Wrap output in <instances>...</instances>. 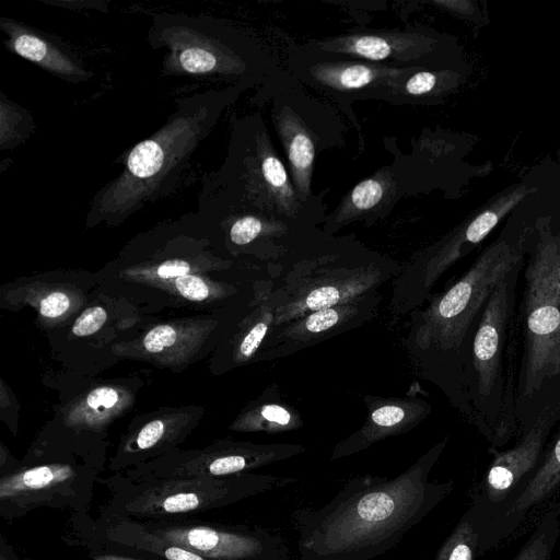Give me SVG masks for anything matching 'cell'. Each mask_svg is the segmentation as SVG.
Segmentation results:
<instances>
[{"label":"cell","mask_w":560,"mask_h":560,"mask_svg":"<svg viewBox=\"0 0 560 560\" xmlns=\"http://www.w3.org/2000/svg\"><path fill=\"white\" fill-rule=\"evenodd\" d=\"M211 182L235 202L279 219H300L304 206L259 116L235 118L225 161Z\"/></svg>","instance_id":"cell-5"},{"label":"cell","mask_w":560,"mask_h":560,"mask_svg":"<svg viewBox=\"0 0 560 560\" xmlns=\"http://www.w3.org/2000/svg\"><path fill=\"white\" fill-rule=\"evenodd\" d=\"M389 175H374L360 182L346 196L332 217L334 224H343L374 210L389 195Z\"/></svg>","instance_id":"cell-23"},{"label":"cell","mask_w":560,"mask_h":560,"mask_svg":"<svg viewBox=\"0 0 560 560\" xmlns=\"http://www.w3.org/2000/svg\"><path fill=\"white\" fill-rule=\"evenodd\" d=\"M479 557V532L468 512L459 518L439 548L434 560H475Z\"/></svg>","instance_id":"cell-26"},{"label":"cell","mask_w":560,"mask_h":560,"mask_svg":"<svg viewBox=\"0 0 560 560\" xmlns=\"http://www.w3.org/2000/svg\"><path fill=\"white\" fill-rule=\"evenodd\" d=\"M275 295L264 299L255 312V318L241 337L235 351L236 360L244 362L252 358L272 328L275 320Z\"/></svg>","instance_id":"cell-27"},{"label":"cell","mask_w":560,"mask_h":560,"mask_svg":"<svg viewBox=\"0 0 560 560\" xmlns=\"http://www.w3.org/2000/svg\"><path fill=\"white\" fill-rule=\"evenodd\" d=\"M141 523L151 533L205 557L218 560H289L285 541L261 527L183 518Z\"/></svg>","instance_id":"cell-10"},{"label":"cell","mask_w":560,"mask_h":560,"mask_svg":"<svg viewBox=\"0 0 560 560\" xmlns=\"http://www.w3.org/2000/svg\"><path fill=\"white\" fill-rule=\"evenodd\" d=\"M509 293L506 277L487 300L474 339V368L478 389L483 397L491 393L499 373L501 346L509 313Z\"/></svg>","instance_id":"cell-19"},{"label":"cell","mask_w":560,"mask_h":560,"mask_svg":"<svg viewBox=\"0 0 560 560\" xmlns=\"http://www.w3.org/2000/svg\"><path fill=\"white\" fill-rule=\"evenodd\" d=\"M179 339V332L174 325H159L152 328L143 338V348L153 354L161 353L174 347Z\"/></svg>","instance_id":"cell-29"},{"label":"cell","mask_w":560,"mask_h":560,"mask_svg":"<svg viewBox=\"0 0 560 560\" xmlns=\"http://www.w3.org/2000/svg\"><path fill=\"white\" fill-rule=\"evenodd\" d=\"M293 478L244 472L145 481L116 480L104 515L162 521L221 509L253 495L285 487Z\"/></svg>","instance_id":"cell-4"},{"label":"cell","mask_w":560,"mask_h":560,"mask_svg":"<svg viewBox=\"0 0 560 560\" xmlns=\"http://www.w3.org/2000/svg\"><path fill=\"white\" fill-rule=\"evenodd\" d=\"M69 305L70 300L65 293L54 292L40 301L39 313L47 318H56L65 314Z\"/></svg>","instance_id":"cell-33"},{"label":"cell","mask_w":560,"mask_h":560,"mask_svg":"<svg viewBox=\"0 0 560 560\" xmlns=\"http://www.w3.org/2000/svg\"><path fill=\"white\" fill-rule=\"evenodd\" d=\"M291 100L289 94L276 100L272 120L285 152L290 177L300 200L305 205L316 206L311 188L313 166L316 152L322 147L320 140L326 139L320 137L318 125H311V115L305 114L306 107Z\"/></svg>","instance_id":"cell-14"},{"label":"cell","mask_w":560,"mask_h":560,"mask_svg":"<svg viewBox=\"0 0 560 560\" xmlns=\"http://www.w3.org/2000/svg\"><path fill=\"white\" fill-rule=\"evenodd\" d=\"M307 45L368 62L406 63L408 67H422L420 59L424 54V37L420 32L351 33Z\"/></svg>","instance_id":"cell-17"},{"label":"cell","mask_w":560,"mask_h":560,"mask_svg":"<svg viewBox=\"0 0 560 560\" xmlns=\"http://www.w3.org/2000/svg\"><path fill=\"white\" fill-rule=\"evenodd\" d=\"M35 130L32 113L0 92V148L12 150L24 143Z\"/></svg>","instance_id":"cell-25"},{"label":"cell","mask_w":560,"mask_h":560,"mask_svg":"<svg viewBox=\"0 0 560 560\" xmlns=\"http://www.w3.org/2000/svg\"><path fill=\"white\" fill-rule=\"evenodd\" d=\"M447 438L394 478L349 480L318 509L293 515L300 560H373L396 547L454 490L453 480H430Z\"/></svg>","instance_id":"cell-1"},{"label":"cell","mask_w":560,"mask_h":560,"mask_svg":"<svg viewBox=\"0 0 560 560\" xmlns=\"http://www.w3.org/2000/svg\"><path fill=\"white\" fill-rule=\"evenodd\" d=\"M90 558L92 560H142V559H137L133 557L125 556V555L109 553V552L90 555Z\"/></svg>","instance_id":"cell-35"},{"label":"cell","mask_w":560,"mask_h":560,"mask_svg":"<svg viewBox=\"0 0 560 560\" xmlns=\"http://www.w3.org/2000/svg\"><path fill=\"white\" fill-rule=\"evenodd\" d=\"M5 48L52 75L78 84L91 80L93 71L59 38L12 18H0Z\"/></svg>","instance_id":"cell-16"},{"label":"cell","mask_w":560,"mask_h":560,"mask_svg":"<svg viewBox=\"0 0 560 560\" xmlns=\"http://www.w3.org/2000/svg\"><path fill=\"white\" fill-rule=\"evenodd\" d=\"M305 451L298 444L224 443L201 453L177 455L137 465L121 479L145 481L178 477H222L249 472L259 467L296 456Z\"/></svg>","instance_id":"cell-12"},{"label":"cell","mask_w":560,"mask_h":560,"mask_svg":"<svg viewBox=\"0 0 560 560\" xmlns=\"http://www.w3.org/2000/svg\"><path fill=\"white\" fill-rule=\"evenodd\" d=\"M523 394L560 374V248L546 246L525 271Z\"/></svg>","instance_id":"cell-7"},{"label":"cell","mask_w":560,"mask_h":560,"mask_svg":"<svg viewBox=\"0 0 560 560\" xmlns=\"http://www.w3.org/2000/svg\"><path fill=\"white\" fill-rule=\"evenodd\" d=\"M422 67H397L322 51L306 45L291 59L293 75L338 98H396L402 82Z\"/></svg>","instance_id":"cell-9"},{"label":"cell","mask_w":560,"mask_h":560,"mask_svg":"<svg viewBox=\"0 0 560 560\" xmlns=\"http://www.w3.org/2000/svg\"><path fill=\"white\" fill-rule=\"evenodd\" d=\"M369 416L363 425L340 441L331 451L330 460L359 453L386 438L411 430L431 411L423 400L409 398H370Z\"/></svg>","instance_id":"cell-18"},{"label":"cell","mask_w":560,"mask_h":560,"mask_svg":"<svg viewBox=\"0 0 560 560\" xmlns=\"http://www.w3.org/2000/svg\"><path fill=\"white\" fill-rule=\"evenodd\" d=\"M560 498V435L539 462L538 467L515 498L493 539V548L509 539L528 515L548 500Z\"/></svg>","instance_id":"cell-20"},{"label":"cell","mask_w":560,"mask_h":560,"mask_svg":"<svg viewBox=\"0 0 560 560\" xmlns=\"http://www.w3.org/2000/svg\"><path fill=\"white\" fill-rule=\"evenodd\" d=\"M374 293L308 313L271 329L269 354L287 355L360 325L373 315L377 303Z\"/></svg>","instance_id":"cell-15"},{"label":"cell","mask_w":560,"mask_h":560,"mask_svg":"<svg viewBox=\"0 0 560 560\" xmlns=\"http://www.w3.org/2000/svg\"><path fill=\"white\" fill-rule=\"evenodd\" d=\"M560 538V499L550 502L511 560H551Z\"/></svg>","instance_id":"cell-22"},{"label":"cell","mask_w":560,"mask_h":560,"mask_svg":"<svg viewBox=\"0 0 560 560\" xmlns=\"http://www.w3.org/2000/svg\"><path fill=\"white\" fill-rule=\"evenodd\" d=\"M147 39L162 50L164 77H185L230 85L257 84L270 69L268 54L247 32L211 15L152 14Z\"/></svg>","instance_id":"cell-3"},{"label":"cell","mask_w":560,"mask_h":560,"mask_svg":"<svg viewBox=\"0 0 560 560\" xmlns=\"http://www.w3.org/2000/svg\"><path fill=\"white\" fill-rule=\"evenodd\" d=\"M106 318L107 314L103 307H90L75 320L72 332L78 337L90 336L104 325Z\"/></svg>","instance_id":"cell-32"},{"label":"cell","mask_w":560,"mask_h":560,"mask_svg":"<svg viewBox=\"0 0 560 560\" xmlns=\"http://www.w3.org/2000/svg\"><path fill=\"white\" fill-rule=\"evenodd\" d=\"M388 272L375 261L357 266L314 268L292 283L282 293H273L277 328L308 313L348 303L375 292Z\"/></svg>","instance_id":"cell-11"},{"label":"cell","mask_w":560,"mask_h":560,"mask_svg":"<svg viewBox=\"0 0 560 560\" xmlns=\"http://www.w3.org/2000/svg\"><path fill=\"white\" fill-rule=\"evenodd\" d=\"M514 262V258L502 249H492L481 256L419 315L410 334L413 346L424 351L458 348L471 320L494 288L510 275Z\"/></svg>","instance_id":"cell-6"},{"label":"cell","mask_w":560,"mask_h":560,"mask_svg":"<svg viewBox=\"0 0 560 560\" xmlns=\"http://www.w3.org/2000/svg\"><path fill=\"white\" fill-rule=\"evenodd\" d=\"M92 481L90 472L61 463L5 474L0 480V513L13 520L42 506L78 508L89 501Z\"/></svg>","instance_id":"cell-13"},{"label":"cell","mask_w":560,"mask_h":560,"mask_svg":"<svg viewBox=\"0 0 560 560\" xmlns=\"http://www.w3.org/2000/svg\"><path fill=\"white\" fill-rule=\"evenodd\" d=\"M302 425L301 418L288 406L265 401L249 409L237 420L233 429L247 432L281 433Z\"/></svg>","instance_id":"cell-24"},{"label":"cell","mask_w":560,"mask_h":560,"mask_svg":"<svg viewBox=\"0 0 560 560\" xmlns=\"http://www.w3.org/2000/svg\"><path fill=\"white\" fill-rule=\"evenodd\" d=\"M101 535L107 545L156 555L164 560H218L175 545L130 517L104 515Z\"/></svg>","instance_id":"cell-21"},{"label":"cell","mask_w":560,"mask_h":560,"mask_svg":"<svg viewBox=\"0 0 560 560\" xmlns=\"http://www.w3.org/2000/svg\"><path fill=\"white\" fill-rule=\"evenodd\" d=\"M560 499V498H559Z\"/></svg>","instance_id":"cell-36"},{"label":"cell","mask_w":560,"mask_h":560,"mask_svg":"<svg viewBox=\"0 0 560 560\" xmlns=\"http://www.w3.org/2000/svg\"><path fill=\"white\" fill-rule=\"evenodd\" d=\"M175 287L180 295L195 302L208 299L211 293L209 284L202 278L194 275L176 278Z\"/></svg>","instance_id":"cell-31"},{"label":"cell","mask_w":560,"mask_h":560,"mask_svg":"<svg viewBox=\"0 0 560 560\" xmlns=\"http://www.w3.org/2000/svg\"><path fill=\"white\" fill-rule=\"evenodd\" d=\"M555 411L546 407L520 442L494 457L481 480L470 490V513L479 532V557L493 549L497 530L515 498L539 465L553 423Z\"/></svg>","instance_id":"cell-8"},{"label":"cell","mask_w":560,"mask_h":560,"mask_svg":"<svg viewBox=\"0 0 560 560\" xmlns=\"http://www.w3.org/2000/svg\"><path fill=\"white\" fill-rule=\"evenodd\" d=\"M121 394L114 387L103 386L93 389L82 405V413H89L90 422L97 421L98 417L113 411L121 401Z\"/></svg>","instance_id":"cell-28"},{"label":"cell","mask_w":560,"mask_h":560,"mask_svg":"<svg viewBox=\"0 0 560 560\" xmlns=\"http://www.w3.org/2000/svg\"><path fill=\"white\" fill-rule=\"evenodd\" d=\"M190 268V265L186 260L171 259L160 264L155 271L160 278L176 279L187 276Z\"/></svg>","instance_id":"cell-34"},{"label":"cell","mask_w":560,"mask_h":560,"mask_svg":"<svg viewBox=\"0 0 560 560\" xmlns=\"http://www.w3.org/2000/svg\"><path fill=\"white\" fill-rule=\"evenodd\" d=\"M246 89L244 84L228 85L176 98L165 122L116 161L122 165L121 172L93 196L88 223L118 224L174 194L200 144Z\"/></svg>","instance_id":"cell-2"},{"label":"cell","mask_w":560,"mask_h":560,"mask_svg":"<svg viewBox=\"0 0 560 560\" xmlns=\"http://www.w3.org/2000/svg\"><path fill=\"white\" fill-rule=\"evenodd\" d=\"M167 427L162 420H153L145 424L137 434L133 447L127 452L137 453L151 451L166 441Z\"/></svg>","instance_id":"cell-30"}]
</instances>
